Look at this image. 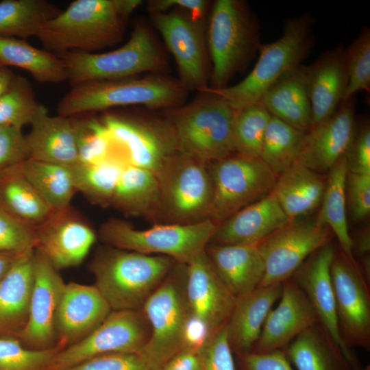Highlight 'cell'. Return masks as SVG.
<instances>
[{"label":"cell","mask_w":370,"mask_h":370,"mask_svg":"<svg viewBox=\"0 0 370 370\" xmlns=\"http://www.w3.org/2000/svg\"><path fill=\"white\" fill-rule=\"evenodd\" d=\"M14 75L8 67L0 64V96L7 88Z\"/></svg>","instance_id":"cell-58"},{"label":"cell","mask_w":370,"mask_h":370,"mask_svg":"<svg viewBox=\"0 0 370 370\" xmlns=\"http://www.w3.org/2000/svg\"><path fill=\"white\" fill-rule=\"evenodd\" d=\"M345 193L354 220L359 221L367 218L370 213V174L348 171Z\"/></svg>","instance_id":"cell-49"},{"label":"cell","mask_w":370,"mask_h":370,"mask_svg":"<svg viewBox=\"0 0 370 370\" xmlns=\"http://www.w3.org/2000/svg\"><path fill=\"white\" fill-rule=\"evenodd\" d=\"M149 335V324L141 309L112 310L90 334L59 350L49 370H62L105 354L138 353Z\"/></svg>","instance_id":"cell-12"},{"label":"cell","mask_w":370,"mask_h":370,"mask_svg":"<svg viewBox=\"0 0 370 370\" xmlns=\"http://www.w3.org/2000/svg\"><path fill=\"white\" fill-rule=\"evenodd\" d=\"M202 97L173 110L170 123L177 151L205 163L235 153L232 124L235 110L209 88Z\"/></svg>","instance_id":"cell-4"},{"label":"cell","mask_w":370,"mask_h":370,"mask_svg":"<svg viewBox=\"0 0 370 370\" xmlns=\"http://www.w3.org/2000/svg\"><path fill=\"white\" fill-rule=\"evenodd\" d=\"M214 332L207 323L189 310L182 332V350L198 352Z\"/></svg>","instance_id":"cell-53"},{"label":"cell","mask_w":370,"mask_h":370,"mask_svg":"<svg viewBox=\"0 0 370 370\" xmlns=\"http://www.w3.org/2000/svg\"><path fill=\"white\" fill-rule=\"evenodd\" d=\"M354 97L341 103L330 117L306 133L298 162L322 173L346 156L356 135Z\"/></svg>","instance_id":"cell-19"},{"label":"cell","mask_w":370,"mask_h":370,"mask_svg":"<svg viewBox=\"0 0 370 370\" xmlns=\"http://www.w3.org/2000/svg\"><path fill=\"white\" fill-rule=\"evenodd\" d=\"M279 299L277 307L269 312L251 352L284 350L303 331L319 322L309 299L292 278L282 283Z\"/></svg>","instance_id":"cell-22"},{"label":"cell","mask_w":370,"mask_h":370,"mask_svg":"<svg viewBox=\"0 0 370 370\" xmlns=\"http://www.w3.org/2000/svg\"><path fill=\"white\" fill-rule=\"evenodd\" d=\"M284 352L297 370H352L341 349L319 322L299 334Z\"/></svg>","instance_id":"cell-32"},{"label":"cell","mask_w":370,"mask_h":370,"mask_svg":"<svg viewBox=\"0 0 370 370\" xmlns=\"http://www.w3.org/2000/svg\"><path fill=\"white\" fill-rule=\"evenodd\" d=\"M111 311L95 285L66 284L56 320L58 345L63 347L82 339L98 327Z\"/></svg>","instance_id":"cell-23"},{"label":"cell","mask_w":370,"mask_h":370,"mask_svg":"<svg viewBox=\"0 0 370 370\" xmlns=\"http://www.w3.org/2000/svg\"><path fill=\"white\" fill-rule=\"evenodd\" d=\"M345 50L339 44L307 66L312 127L332 116L343 101L348 82Z\"/></svg>","instance_id":"cell-25"},{"label":"cell","mask_w":370,"mask_h":370,"mask_svg":"<svg viewBox=\"0 0 370 370\" xmlns=\"http://www.w3.org/2000/svg\"><path fill=\"white\" fill-rule=\"evenodd\" d=\"M21 254L0 252V279Z\"/></svg>","instance_id":"cell-57"},{"label":"cell","mask_w":370,"mask_h":370,"mask_svg":"<svg viewBox=\"0 0 370 370\" xmlns=\"http://www.w3.org/2000/svg\"><path fill=\"white\" fill-rule=\"evenodd\" d=\"M260 26L247 5L238 0H217L208 29V46L212 61V90L227 86L259 51Z\"/></svg>","instance_id":"cell-6"},{"label":"cell","mask_w":370,"mask_h":370,"mask_svg":"<svg viewBox=\"0 0 370 370\" xmlns=\"http://www.w3.org/2000/svg\"><path fill=\"white\" fill-rule=\"evenodd\" d=\"M184 289L190 312L213 332L226 324L236 299L220 279L206 251L185 264Z\"/></svg>","instance_id":"cell-20"},{"label":"cell","mask_w":370,"mask_h":370,"mask_svg":"<svg viewBox=\"0 0 370 370\" xmlns=\"http://www.w3.org/2000/svg\"><path fill=\"white\" fill-rule=\"evenodd\" d=\"M346 158L348 171L370 174V125L368 120L357 126Z\"/></svg>","instance_id":"cell-51"},{"label":"cell","mask_w":370,"mask_h":370,"mask_svg":"<svg viewBox=\"0 0 370 370\" xmlns=\"http://www.w3.org/2000/svg\"><path fill=\"white\" fill-rule=\"evenodd\" d=\"M149 4L153 13L165 12L169 9L176 7L182 11H186L195 18L205 14L208 5L207 1L204 0H156Z\"/></svg>","instance_id":"cell-54"},{"label":"cell","mask_w":370,"mask_h":370,"mask_svg":"<svg viewBox=\"0 0 370 370\" xmlns=\"http://www.w3.org/2000/svg\"><path fill=\"white\" fill-rule=\"evenodd\" d=\"M0 204L34 227L45 222L53 213L21 173L18 166L0 174Z\"/></svg>","instance_id":"cell-37"},{"label":"cell","mask_w":370,"mask_h":370,"mask_svg":"<svg viewBox=\"0 0 370 370\" xmlns=\"http://www.w3.org/2000/svg\"><path fill=\"white\" fill-rule=\"evenodd\" d=\"M63 61L71 86L92 82L133 77L158 71L166 62L145 27L136 25L127 42L106 53L76 51L56 53Z\"/></svg>","instance_id":"cell-8"},{"label":"cell","mask_w":370,"mask_h":370,"mask_svg":"<svg viewBox=\"0 0 370 370\" xmlns=\"http://www.w3.org/2000/svg\"><path fill=\"white\" fill-rule=\"evenodd\" d=\"M18 169L53 212L69 208L77 191L70 167L29 158Z\"/></svg>","instance_id":"cell-36"},{"label":"cell","mask_w":370,"mask_h":370,"mask_svg":"<svg viewBox=\"0 0 370 370\" xmlns=\"http://www.w3.org/2000/svg\"><path fill=\"white\" fill-rule=\"evenodd\" d=\"M326 182L321 173L295 161L278 175L272 192L292 222L321 205Z\"/></svg>","instance_id":"cell-31"},{"label":"cell","mask_w":370,"mask_h":370,"mask_svg":"<svg viewBox=\"0 0 370 370\" xmlns=\"http://www.w3.org/2000/svg\"><path fill=\"white\" fill-rule=\"evenodd\" d=\"M336 314L341 336L347 347L370 350L369 284L359 264L341 251L330 267Z\"/></svg>","instance_id":"cell-14"},{"label":"cell","mask_w":370,"mask_h":370,"mask_svg":"<svg viewBox=\"0 0 370 370\" xmlns=\"http://www.w3.org/2000/svg\"><path fill=\"white\" fill-rule=\"evenodd\" d=\"M291 222L271 192L218 224L211 241L217 245H256Z\"/></svg>","instance_id":"cell-24"},{"label":"cell","mask_w":370,"mask_h":370,"mask_svg":"<svg viewBox=\"0 0 370 370\" xmlns=\"http://www.w3.org/2000/svg\"><path fill=\"white\" fill-rule=\"evenodd\" d=\"M61 347L29 349L14 338L0 336V370H49Z\"/></svg>","instance_id":"cell-44"},{"label":"cell","mask_w":370,"mask_h":370,"mask_svg":"<svg viewBox=\"0 0 370 370\" xmlns=\"http://www.w3.org/2000/svg\"><path fill=\"white\" fill-rule=\"evenodd\" d=\"M62 370H150L138 353L97 356Z\"/></svg>","instance_id":"cell-50"},{"label":"cell","mask_w":370,"mask_h":370,"mask_svg":"<svg viewBox=\"0 0 370 370\" xmlns=\"http://www.w3.org/2000/svg\"><path fill=\"white\" fill-rule=\"evenodd\" d=\"M61 10L45 0L0 2V36L21 39L36 36Z\"/></svg>","instance_id":"cell-38"},{"label":"cell","mask_w":370,"mask_h":370,"mask_svg":"<svg viewBox=\"0 0 370 370\" xmlns=\"http://www.w3.org/2000/svg\"><path fill=\"white\" fill-rule=\"evenodd\" d=\"M331 233L316 217L292 221L257 243L265 267L259 286L290 279L312 253L330 243Z\"/></svg>","instance_id":"cell-13"},{"label":"cell","mask_w":370,"mask_h":370,"mask_svg":"<svg viewBox=\"0 0 370 370\" xmlns=\"http://www.w3.org/2000/svg\"><path fill=\"white\" fill-rule=\"evenodd\" d=\"M160 200V185L156 173L126 164L110 205L130 215H145L158 211Z\"/></svg>","instance_id":"cell-34"},{"label":"cell","mask_w":370,"mask_h":370,"mask_svg":"<svg viewBox=\"0 0 370 370\" xmlns=\"http://www.w3.org/2000/svg\"><path fill=\"white\" fill-rule=\"evenodd\" d=\"M126 164L110 156L96 163H77L70 167L77 191H80L96 204L103 206L110 205Z\"/></svg>","instance_id":"cell-39"},{"label":"cell","mask_w":370,"mask_h":370,"mask_svg":"<svg viewBox=\"0 0 370 370\" xmlns=\"http://www.w3.org/2000/svg\"><path fill=\"white\" fill-rule=\"evenodd\" d=\"M237 370H293L284 350L238 354Z\"/></svg>","instance_id":"cell-52"},{"label":"cell","mask_w":370,"mask_h":370,"mask_svg":"<svg viewBox=\"0 0 370 370\" xmlns=\"http://www.w3.org/2000/svg\"><path fill=\"white\" fill-rule=\"evenodd\" d=\"M352 242V251L353 256L357 254L360 257L369 254L370 234L369 229L366 227L360 231L354 238H351Z\"/></svg>","instance_id":"cell-56"},{"label":"cell","mask_w":370,"mask_h":370,"mask_svg":"<svg viewBox=\"0 0 370 370\" xmlns=\"http://www.w3.org/2000/svg\"><path fill=\"white\" fill-rule=\"evenodd\" d=\"M282 291V283L258 286L236 299L225 324L228 343L234 354L251 352Z\"/></svg>","instance_id":"cell-26"},{"label":"cell","mask_w":370,"mask_h":370,"mask_svg":"<svg viewBox=\"0 0 370 370\" xmlns=\"http://www.w3.org/2000/svg\"><path fill=\"white\" fill-rule=\"evenodd\" d=\"M198 353L201 370H237L225 325L212 334Z\"/></svg>","instance_id":"cell-47"},{"label":"cell","mask_w":370,"mask_h":370,"mask_svg":"<svg viewBox=\"0 0 370 370\" xmlns=\"http://www.w3.org/2000/svg\"><path fill=\"white\" fill-rule=\"evenodd\" d=\"M0 64L22 69L40 83L67 80L64 64L57 54L36 48L25 39L0 36Z\"/></svg>","instance_id":"cell-33"},{"label":"cell","mask_w":370,"mask_h":370,"mask_svg":"<svg viewBox=\"0 0 370 370\" xmlns=\"http://www.w3.org/2000/svg\"><path fill=\"white\" fill-rule=\"evenodd\" d=\"M160 370H201L199 353L182 350L173 356Z\"/></svg>","instance_id":"cell-55"},{"label":"cell","mask_w":370,"mask_h":370,"mask_svg":"<svg viewBox=\"0 0 370 370\" xmlns=\"http://www.w3.org/2000/svg\"><path fill=\"white\" fill-rule=\"evenodd\" d=\"M175 262L165 256L112 247L100 251L90 268L112 310H140Z\"/></svg>","instance_id":"cell-2"},{"label":"cell","mask_w":370,"mask_h":370,"mask_svg":"<svg viewBox=\"0 0 370 370\" xmlns=\"http://www.w3.org/2000/svg\"><path fill=\"white\" fill-rule=\"evenodd\" d=\"M30 158L26 136L22 130L0 125V174Z\"/></svg>","instance_id":"cell-48"},{"label":"cell","mask_w":370,"mask_h":370,"mask_svg":"<svg viewBox=\"0 0 370 370\" xmlns=\"http://www.w3.org/2000/svg\"><path fill=\"white\" fill-rule=\"evenodd\" d=\"M76 133L79 163L92 164L110 157L114 143L103 122L76 118Z\"/></svg>","instance_id":"cell-45"},{"label":"cell","mask_w":370,"mask_h":370,"mask_svg":"<svg viewBox=\"0 0 370 370\" xmlns=\"http://www.w3.org/2000/svg\"><path fill=\"white\" fill-rule=\"evenodd\" d=\"M153 19L175 60L182 86L207 89L206 53L200 21L183 11L155 12Z\"/></svg>","instance_id":"cell-16"},{"label":"cell","mask_w":370,"mask_h":370,"mask_svg":"<svg viewBox=\"0 0 370 370\" xmlns=\"http://www.w3.org/2000/svg\"><path fill=\"white\" fill-rule=\"evenodd\" d=\"M47 110L36 99L29 82L22 76L14 75L0 96V125L22 130L24 126L31 125Z\"/></svg>","instance_id":"cell-41"},{"label":"cell","mask_w":370,"mask_h":370,"mask_svg":"<svg viewBox=\"0 0 370 370\" xmlns=\"http://www.w3.org/2000/svg\"><path fill=\"white\" fill-rule=\"evenodd\" d=\"M348 172L346 156L341 158L329 171L326 187L321 203L318 219L335 234L341 251L353 262H356L352 251L346 212V177Z\"/></svg>","instance_id":"cell-35"},{"label":"cell","mask_w":370,"mask_h":370,"mask_svg":"<svg viewBox=\"0 0 370 370\" xmlns=\"http://www.w3.org/2000/svg\"><path fill=\"white\" fill-rule=\"evenodd\" d=\"M156 175L160 190L158 211L170 221L184 224L209 218L212 185L207 163L177 152Z\"/></svg>","instance_id":"cell-11"},{"label":"cell","mask_w":370,"mask_h":370,"mask_svg":"<svg viewBox=\"0 0 370 370\" xmlns=\"http://www.w3.org/2000/svg\"><path fill=\"white\" fill-rule=\"evenodd\" d=\"M36 247L35 227L16 218L0 204V252L20 254Z\"/></svg>","instance_id":"cell-46"},{"label":"cell","mask_w":370,"mask_h":370,"mask_svg":"<svg viewBox=\"0 0 370 370\" xmlns=\"http://www.w3.org/2000/svg\"><path fill=\"white\" fill-rule=\"evenodd\" d=\"M167 276L141 308L150 327L149 338L138 353L150 370L161 368L182 350L184 325L189 312L184 289L185 267Z\"/></svg>","instance_id":"cell-9"},{"label":"cell","mask_w":370,"mask_h":370,"mask_svg":"<svg viewBox=\"0 0 370 370\" xmlns=\"http://www.w3.org/2000/svg\"><path fill=\"white\" fill-rule=\"evenodd\" d=\"M103 123L113 143L125 150L129 164L157 174L178 152L170 122L108 115Z\"/></svg>","instance_id":"cell-15"},{"label":"cell","mask_w":370,"mask_h":370,"mask_svg":"<svg viewBox=\"0 0 370 370\" xmlns=\"http://www.w3.org/2000/svg\"><path fill=\"white\" fill-rule=\"evenodd\" d=\"M217 225L208 218L193 223L156 225L139 230L124 221L113 219L101 225L99 237L112 247L165 256L185 264L206 251Z\"/></svg>","instance_id":"cell-7"},{"label":"cell","mask_w":370,"mask_h":370,"mask_svg":"<svg viewBox=\"0 0 370 370\" xmlns=\"http://www.w3.org/2000/svg\"><path fill=\"white\" fill-rule=\"evenodd\" d=\"M312 25V16L307 13L286 20L280 38L260 45L256 64L242 81L219 90L210 89L234 110L260 101L274 83L307 58L314 42Z\"/></svg>","instance_id":"cell-3"},{"label":"cell","mask_w":370,"mask_h":370,"mask_svg":"<svg viewBox=\"0 0 370 370\" xmlns=\"http://www.w3.org/2000/svg\"><path fill=\"white\" fill-rule=\"evenodd\" d=\"M25 136L30 158L67 167L78 163L75 116H50L47 110Z\"/></svg>","instance_id":"cell-27"},{"label":"cell","mask_w":370,"mask_h":370,"mask_svg":"<svg viewBox=\"0 0 370 370\" xmlns=\"http://www.w3.org/2000/svg\"><path fill=\"white\" fill-rule=\"evenodd\" d=\"M210 163L209 218L217 224L272 192L278 177L258 158L236 154Z\"/></svg>","instance_id":"cell-10"},{"label":"cell","mask_w":370,"mask_h":370,"mask_svg":"<svg viewBox=\"0 0 370 370\" xmlns=\"http://www.w3.org/2000/svg\"><path fill=\"white\" fill-rule=\"evenodd\" d=\"M348 76L347 86L341 103L354 97L362 90H370V29L363 27L358 36L345 50Z\"/></svg>","instance_id":"cell-43"},{"label":"cell","mask_w":370,"mask_h":370,"mask_svg":"<svg viewBox=\"0 0 370 370\" xmlns=\"http://www.w3.org/2000/svg\"><path fill=\"white\" fill-rule=\"evenodd\" d=\"M305 134L271 115L260 159L278 176L297 160Z\"/></svg>","instance_id":"cell-40"},{"label":"cell","mask_w":370,"mask_h":370,"mask_svg":"<svg viewBox=\"0 0 370 370\" xmlns=\"http://www.w3.org/2000/svg\"><path fill=\"white\" fill-rule=\"evenodd\" d=\"M206 252L217 273L236 299L260 286L264 263L256 245H217Z\"/></svg>","instance_id":"cell-29"},{"label":"cell","mask_w":370,"mask_h":370,"mask_svg":"<svg viewBox=\"0 0 370 370\" xmlns=\"http://www.w3.org/2000/svg\"><path fill=\"white\" fill-rule=\"evenodd\" d=\"M260 101L269 113L297 130L312 128V110L307 82V66L287 73L264 94Z\"/></svg>","instance_id":"cell-30"},{"label":"cell","mask_w":370,"mask_h":370,"mask_svg":"<svg viewBox=\"0 0 370 370\" xmlns=\"http://www.w3.org/2000/svg\"><path fill=\"white\" fill-rule=\"evenodd\" d=\"M271 114L261 101L235 110L232 124L235 153L260 158L264 133Z\"/></svg>","instance_id":"cell-42"},{"label":"cell","mask_w":370,"mask_h":370,"mask_svg":"<svg viewBox=\"0 0 370 370\" xmlns=\"http://www.w3.org/2000/svg\"><path fill=\"white\" fill-rule=\"evenodd\" d=\"M35 228L36 249L57 270L81 264L96 240L93 230L69 208L53 212Z\"/></svg>","instance_id":"cell-21"},{"label":"cell","mask_w":370,"mask_h":370,"mask_svg":"<svg viewBox=\"0 0 370 370\" xmlns=\"http://www.w3.org/2000/svg\"><path fill=\"white\" fill-rule=\"evenodd\" d=\"M140 0H76L48 21L36 37L54 53H87L116 44Z\"/></svg>","instance_id":"cell-1"},{"label":"cell","mask_w":370,"mask_h":370,"mask_svg":"<svg viewBox=\"0 0 370 370\" xmlns=\"http://www.w3.org/2000/svg\"><path fill=\"white\" fill-rule=\"evenodd\" d=\"M185 95L180 82L160 77L92 81L74 86L59 101V115L74 116L111 107L176 108Z\"/></svg>","instance_id":"cell-5"},{"label":"cell","mask_w":370,"mask_h":370,"mask_svg":"<svg viewBox=\"0 0 370 370\" xmlns=\"http://www.w3.org/2000/svg\"><path fill=\"white\" fill-rule=\"evenodd\" d=\"M335 254L334 247L328 243L312 253L291 278L306 294L319 323L341 349L352 370H363L351 348L344 342L338 326L330 273Z\"/></svg>","instance_id":"cell-17"},{"label":"cell","mask_w":370,"mask_h":370,"mask_svg":"<svg viewBox=\"0 0 370 370\" xmlns=\"http://www.w3.org/2000/svg\"><path fill=\"white\" fill-rule=\"evenodd\" d=\"M34 251L21 254L0 279V336H17L29 315Z\"/></svg>","instance_id":"cell-28"},{"label":"cell","mask_w":370,"mask_h":370,"mask_svg":"<svg viewBox=\"0 0 370 370\" xmlns=\"http://www.w3.org/2000/svg\"><path fill=\"white\" fill-rule=\"evenodd\" d=\"M65 284L58 270L41 251L35 249L29 315L18 335L23 343L36 349L51 347L56 336V314Z\"/></svg>","instance_id":"cell-18"}]
</instances>
